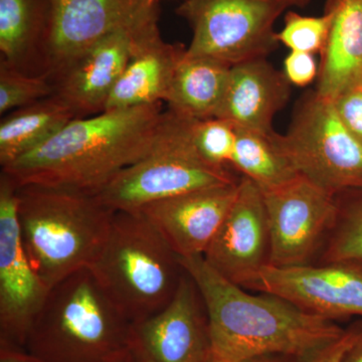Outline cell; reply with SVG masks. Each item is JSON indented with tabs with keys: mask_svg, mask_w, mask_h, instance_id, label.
<instances>
[{
	"mask_svg": "<svg viewBox=\"0 0 362 362\" xmlns=\"http://www.w3.org/2000/svg\"><path fill=\"white\" fill-rule=\"evenodd\" d=\"M206 307L211 354L218 362L262 356L304 357L341 337L330 319L270 293L252 295L228 281L204 256L180 258Z\"/></svg>",
	"mask_w": 362,
	"mask_h": 362,
	"instance_id": "obj_1",
	"label": "cell"
},
{
	"mask_svg": "<svg viewBox=\"0 0 362 362\" xmlns=\"http://www.w3.org/2000/svg\"><path fill=\"white\" fill-rule=\"evenodd\" d=\"M162 103L75 119L1 173L16 187L35 185L96 195L153 148Z\"/></svg>",
	"mask_w": 362,
	"mask_h": 362,
	"instance_id": "obj_2",
	"label": "cell"
},
{
	"mask_svg": "<svg viewBox=\"0 0 362 362\" xmlns=\"http://www.w3.org/2000/svg\"><path fill=\"white\" fill-rule=\"evenodd\" d=\"M21 239L47 290L89 268L104 246L115 211L96 195L42 185L18 187Z\"/></svg>",
	"mask_w": 362,
	"mask_h": 362,
	"instance_id": "obj_3",
	"label": "cell"
},
{
	"mask_svg": "<svg viewBox=\"0 0 362 362\" xmlns=\"http://www.w3.org/2000/svg\"><path fill=\"white\" fill-rule=\"evenodd\" d=\"M130 329L89 269H83L47 293L23 350L42 362H115L129 351Z\"/></svg>",
	"mask_w": 362,
	"mask_h": 362,
	"instance_id": "obj_4",
	"label": "cell"
},
{
	"mask_svg": "<svg viewBox=\"0 0 362 362\" xmlns=\"http://www.w3.org/2000/svg\"><path fill=\"white\" fill-rule=\"evenodd\" d=\"M88 269L131 324L165 308L185 274L180 256L141 211H115L108 238Z\"/></svg>",
	"mask_w": 362,
	"mask_h": 362,
	"instance_id": "obj_5",
	"label": "cell"
},
{
	"mask_svg": "<svg viewBox=\"0 0 362 362\" xmlns=\"http://www.w3.org/2000/svg\"><path fill=\"white\" fill-rule=\"evenodd\" d=\"M192 120L164 112L151 151L117 175L97 199L113 211H139L175 195L239 181L228 169L202 158L192 141Z\"/></svg>",
	"mask_w": 362,
	"mask_h": 362,
	"instance_id": "obj_6",
	"label": "cell"
},
{
	"mask_svg": "<svg viewBox=\"0 0 362 362\" xmlns=\"http://www.w3.org/2000/svg\"><path fill=\"white\" fill-rule=\"evenodd\" d=\"M272 139L298 175L328 194L362 189V141L338 115L333 100L308 90L285 135Z\"/></svg>",
	"mask_w": 362,
	"mask_h": 362,
	"instance_id": "obj_7",
	"label": "cell"
},
{
	"mask_svg": "<svg viewBox=\"0 0 362 362\" xmlns=\"http://www.w3.org/2000/svg\"><path fill=\"white\" fill-rule=\"evenodd\" d=\"M287 7L284 0H183L175 13L192 30L188 56L233 66L277 49L274 25Z\"/></svg>",
	"mask_w": 362,
	"mask_h": 362,
	"instance_id": "obj_8",
	"label": "cell"
},
{
	"mask_svg": "<svg viewBox=\"0 0 362 362\" xmlns=\"http://www.w3.org/2000/svg\"><path fill=\"white\" fill-rule=\"evenodd\" d=\"M262 192L270 232L269 265H308L337 221V197L301 175Z\"/></svg>",
	"mask_w": 362,
	"mask_h": 362,
	"instance_id": "obj_9",
	"label": "cell"
},
{
	"mask_svg": "<svg viewBox=\"0 0 362 362\" xmlns=\"http://www.w3.org/2000/svg\"><path fill=\"white\" fill-rule=\"evenodd\" d=\"M18 187L0 175V347L23 349L49 290L30 265L18 218Z\"/></svg>",
	"mask_w": 362,
	"mask_h": 362,
	"instance_id": "obj_10",
	"label": "cell"
},
{
	"mask_svg": "<svg viewBox=\"0 0 362 362\" xmlns=\"http://www.w3.org/2000/svg\"><path fill=\"white\" fill-rule=\"evenodd\" d=\"M129 351L137 362H206L213 359L206 307L185 271L165 308L131 324Z\"/></svg>",
	"mask_w": 362,
	"mask_h": 362,
	"instance_id": "obj_11",
	"label": "cell"
},
{
	"mask_svg": "<svg viewBox=\"0 0 362 362\" xmlns=\"http://www.w3.org/2000/svg\"><path fill=\"white\" fill-rule=\"evenodd\" d=\"M54 16L45 70L52 77L111 33L159 20L149 0H52Z\"/></svg>",
	"mask_w": 362,
	"mask_h": 362,
	"instance_id": "obj_12",
	"label": "cell"
},
{
	"mask_svg": "<svg viewBox=\"0 0 362 362\" xmlns=\"http://www.w3.org/2000/svg\"><path fill=\"white\" fill-rule=\"evenodd\" d=\"M204 258L243 288H251L269 265L270 232L263 192L246 176L240 178L237 197Z\"/></svg>",
	"mask_w": 362,
	"mask_h": 362,
	"instance_id": "obj_13",
	"label": "cell"
},
{
	"mask_svg": "<svg viewBox=\"0 0 362 362\" xmlns=\"http://www.w3.org/2000/svg\"><path fill=\"white\" fill-rule=\"evenodd\" d=\"M251 289L277 295L309 313L333 321L362 317V266L356 264L268 265Z\"/></svg>",
	"mask_w": 362,
	"mask_h": 362,
	"instance_id": "obj_14",
	"label": "cell"
},
{
	"mask_svg": "<svg viewBox=\"0 0 362 362\" xmlns=\"http://www.w3.org/2000/svg\"><path fill=\"white\" fill-rule=\"evenodd\" d=\"M144 25L107 35L52 76L54 96L74 112L76 119L105 111L132 56L136 33Z\"/></svg>",
	"mask_w": 362,
	"mask_h": 362,
	"instance_id": "obj_15",
	"label": "cell"
},
{
	"mask_svg": "<svg viewBox=\"0 0 362 362\" xmlns=\"http://www.w3.org/2000/svg\"><path fill=\"white\" fill-rule=\"evenodd\" d=\"M239 182L192 190L139 211L180 258L204 256L237 197Z\"/></svg>",
	"mask_w": 362,
	"mask_h": 362,
	"instance_id": "obj_16",
	"label": "cell"
},
{
	"mask_svg": "<svg viewBox=\"0 0 362 362\" xmlns=\"http://www.w3.org/2000/svg\"><path fill=\"white\" fill-rule=\"evenodd\" d=\"M158 23L159 21H152L136 33L132 56L114 88L105 111L165 102L187 47L164 42Z\"/></svg>",
	"mask_w": 362,
	"mask_h": 362,
	"instance_id": "obj_17",
	"label": "cell"
},
{
	"mask_svg": "<svg viewBox=\"0 0 362 362\" xmlns=\"http://www.w3.org/2000/svg\"><path fill=\"white\" fill-rule=\"evenodd\" d=\"M291 96V83L266 58L232 66L230 83L220 113L235 129L271 135L274 117Z\"/></svg>",
	"mask_w": 362,
	"mask_h": 362,
	"instance_id": "obj_18",
	"label": "cell"
},
{
	"mask_svg": "<svg viewBox=\"0 0 362 362\" xmlns=\"http://www.w3.org/2000/svg\"><path fill=\"white\" fill-rule=\"evenodd\" d=\"M329 32L321 54L316 92L335 100L362 87V0H326Z\"/></svg>",
	"mask_w": 362,
	"mask_h": 362,
	"instance_id": "obj_19",
	"label": "cell"
},
{
	"mask_svg": "<svg viewBox=\"0 0 362 362\" xmlns=\"http://www.w3.org/2000/svg\"><path fill=\"white\" fill-rule=\"evenodd\" d=\"M52 16V0H0V63L28 75H47Z\"/></svg>",
	"mask_w": 362,
	"mask_h": 362,
	"instance_id": "obj_20",
	"label": "cell"
},
{
	"mask_svg": "<svg viewBox=\"0 0 362 362\" xmlns=\"http://www.w3.org/2000/svg\"><path fill=\"white\" fill-rule=\"evenodd\" d=\"M232 66L185 52L176 69L165 103L177 115L206 120L216 118L225 100Z\"/></svg>",
	"mask_w": 362,
	"mask_h": 362,
	"instance_id": "obj_21",
	"label": "cell"
},
{
	"mask_svg": "<svg viewBox=\"0 0 362 362\" xmlns=\"http://www.w3.org/2000/svg\"><path fill=\"white\" fill-rule=\"evenodd\" d=\"M75 119L54 95L6 114L0 122V165L4 168L37 149Z\"/></svg>",
	"mask_w": 362,
	"mask_h": 362,
	"instance_id": "obj_22",
	"label": "cell"
},
{
	"mask_svg": "<svg viewBox=\"0 0 362 362\" xmlns=\"http://www.w3.org/2000/svg\"><path fill=\"white\" fill-rule=\"evenodd\" d=\"M235 130L237 140L230 166L254 181L261 190L280 187L299 175L276 146L272 139L273 133L264 135Z\"/></svg>",
	"mask_w": 362,
	"mask_h": 362,
	"instance_id": "obj_23",
	"label": "cell"
},
{
	"mask_svg": "<svg viewBox=\"0 0 362 362\" xmlns=\"http://www.w3.org/2000/svg\"><path fill=\"white\" fill-rule=\"evenodd\" d=\"M346 202L337 199L338 214L324 252V263L342 262L362 266V189Z\"/></svg>",
	"mask_w": 362,
	"mask_h": 362,
	"instance_id": "obj_24",
	"label": "cell"
},
{
	"mask_svg": "<svg viewBox=\"0 0 362 362\" xmlns=\"http://www.w3.org/2000/svg\"><path fill=\"white\" fill-rule=\"evenodd\" d=\"M54 95L49 75H28L0 63V114L6 115Z\"/></svg>",
	"mask_w": 362,
	"mask_h": 362,
	"instance_id": "obj_25",
	"label": "cell"
},
{
	"mask_svg": "<svg viewBox=\"0 0 362 362\" xmlns=\"http://www.w3.org/2000/svg\"><path fill=\"white\" fill-rule=\"evenodd\" d=\"M192 141L199 156L211 165L228 169L230 166L237 130L220 118L192 120Z\"/></svg>",
	"mask_w": 362,
	"mask_h": 362,
	"instance_id": "obj_26",
	"label": "cell"
},
{
	"mask_svg": "<svg viewBox=\"0 0 362 362\" xmlns=\"http://www.w3.org/2000/svg\"><path fill=\"white\" fill-rule=\"evenodd\" d=\"M329 25L327 13H324L322 16H304L289 11L285 16L284 28L277 33L278 40L291 51L321 52L327 40Z\"/></svg>",
	"mask_w": 362,
	"mask_h": 362,
	"instance_id": "obj_27",
	"label": "cell"
},
{
	"mask_svg": "<svg viewBox=\"0 0 362 362\" xmlns=\"http://www.w3.org/2000/svg\"><path fill=\"white\" fill-rule=\"evenodd\" d=\"M333 102L343 124L362 141V87L347 90Z\"/></svg>",
	"mask_w": 362,
	"mask_h": 362,
	"instance_id": "obj_28",
	"label": "cell"
},
{
	"mask_svg": "<svg viewBox=\"0 0 362 362\" xmlns=\"http://www.w3.org/2000/svg\"><path fill=\"white\" fill-rule=\"evenodd\" d=\"M284 74L291 84L298 87H306L318 76L313 54L291 51L285 59Z\"/></svg>",
	"mask_w": 362,
	"mask_h": 362,
	"instance_id": "obj_29",
	"label": "cell"
},
{
	"mask_svg": "<svg viewBox=\"0 0 362 362\" xmlns=\"http://www.w3.org/2000/svg\"><path fill=\"white\" fill-rule=\"evenodd\" d=\"M354 337V325L334 341L304 357H294V362H341L343 354Z\"/></svg>",
	"mask_w": 362,
	"mask_h": 362,
	"instance_id": "obj_30",
	"label": "cell"
},
{
	"mask_svg": "<svg viewBox=\"0 0 362 362\" xmlns=\"http://www.w3.org/2000/svg\"><path fill=\"white\" fill-rule=\"evenodd\" d=\"M341 362H362V320L354 324V337L343 354Z\"/></svg>",
	"mask_w": 362,
	"mask_h": 362,
	"instance_id": "obj_31",
	"label": "cell"
},
{
	"mask_svg": "<svg viewBox=\"0 0 362 362\" xmlns=\"http://www.w3.org/2000/svg\"><path fill=\"white\" fill-rule=\"evenodd\" d=\"M0 362H42L23 349L0 347Z\"/></svg>",
	"mask_w": 362,
	"mask_h": 362,
	"instance_id": "obj_32",
	"label": "cell"
},
{
	"mask_svg": "<svg viewBox=\"0 0 362 362\" xmlns=\"http://www.w3.org/2000/svg\"><path fill=\"white\" fill-rule=\"evenodd\" d=\"M240 362H294V357L284 356H262Z\"/></svg>",
	"mask_w": 362,
	"mask_h": 362,
	"instance_id": "obj_33",
	"label": "cell"
},
{
	"mask_svg": "<svg viewBox=\"0 0 362 362\" xmlns=\"http://www.w3.org/2000/svg\"><path fill=\"white\" fill-rule=\"evenodd\" d=\"M288 6L305 7L308 6L311 0H284Z\"/></svg>",
	"mask_w": 362,
	"mask_h": 362,
	"instance_id": "obj_34",
	"label": "cell"
},
{
	"mask_svg": "<svg viewBox=\"0 0 362 362\" xmlns=\"http://www.w3.org/2000/svg\"><path fill=\"white\" fill-rule=\"evenodd\" d=\"M115 362H137L135 361L134 357H133L132 354H130V351L126 352L123 356H121L118 361Z\"/></svg>",
	"mask_w": 362,
	"mask_h": 362,
	"instance_id": "obj_35",
	"label": "cell"
},
{
	"mask_svg": "<svg viewBox=\"0 0 362 362\" xmlns=\"http://www.w3.org/2000/svg\"><path fill=\"white\" fill-rule=\"evenodd\" d=\"M159 1L160 0H149V4H152V6H159Z\"/></svg>",
	"mask_w": 362,
	"mask_h": 362,
	"instance_id": "obj_36",
	"label": "cell"
},
{
	"mask_svg": "<svg viewBox=\"0 0 362 362\" xmlns=\"http://www.w3.org/2000/svg\"><path fill=\"white\" fill-rule=\"evenodd\" d=\"M206 362H218V361H214V359L213 358V359H211V361H206Z\"/></svg>",
	"mask_w": 362,
	"mask_h": 362,
	"instance_id": "obj_37",
	"label": "cell"
}]
</instances>
